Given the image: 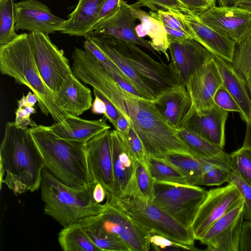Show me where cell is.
I'll list each match as a JSON object with an SVG mask.
<instances>
[{"label": "cell", "mask_w": 251, "mask_h": 251, "mask_svg": "<svg viewBox=\"0 0 251 251\" xmlns=\"http://www.w3.org/2000/svg\"><path fill=\"white\" fill-rule=\"evenodd\" d=\"M75 76L98 90L128 120L141 139L147 157L163 160L173 153L193 155L178 136L177 130L166 122L151 100L122 88L95 58L89 57L82 62Z\"/></svg>", "instance_id": "1"}, {"label": "cell", "mask_w": 251, "mask_h": 251, "mask_svg": "<svg viewBox=\"0 0 251 251\" xmlns=\"http://www.w3.org/2000/svg\"><path fill=\"white\" fill-rule=\"evenodd\" d=\"M84 37L116 65L142 98L153 100L163 91L179 85L170 64L155 60L136 44L93 31Z\"/></svg>", "instance_id": "2"}, {"label": "cell", "mask_w": 251, "mask_h": 251, "mask_svg": "<svg viewBox=\"0 0 251 251\" xmlns=\"http://www.w3.org/2000/svg\"><path fill=\"white\" fill-rule=\"evenodd\" d=\"M45 164L27 127L8 122L0 146V184L15 196L40 188Z\"/></svg>", "instance_id": "3"}, {"label": "cell", "mask_w": 251, "mask_h": 251, "mask_svg": "<svg viewBox=\"0 0 251 251\" xmlns=\"http://www.w3.org/2000/svg\"><path fill=\"white\" fill-rule=\"evenodd\" d=\"M46 168L55 177L73 188L89 187L95 182L88 166L85 143L62 139L49 126L29 128Z\"/></svg>", "instance_id": "4"}, {"label": "cell", "mask_w": 251, "mask_h": 251, "mask_svg": "<svg viewBox=\"0 0 251 251\" xmlns=\"http://www.w3.org/2000/svg\"><path fill=\"white\" fill-rule=\"evenodd\" d=\"M0 72L29 88L37 96L38 105L46 116L67 127V114L58 105L55 96L45 84L38 70L27 33L0 46Z\"/></svg>", "instance_id": "5"}, {"label": "cell", "mask_w": 251, "mask_h": 251, "mask_svg": "<svg viewBox=\"0 0 251 251\" xmlns=\"http://www.w3.org/2000/svg\"><path fill=\"white\" fill-rule=\"evenodd\" d=\"M94 184L82 188L70 187L45 168L40 185L41 198L45 203L44 213L63 227L78 222L84 218L99 215L104 208L106 202L100 203L94 199Z\"/></svg>", "instance_id": "6"}, {"label": "cell", "mask_w": 251, "mask_h": 251, "mask_svg": "<svg viewBox=\"0 0 251 251\" xmlns=\"http://www.w3.org/2000/svg\"><path fill=\"white\" fill-rule=\"evenodd\" d=\"M135 222L148 232L165 236L178 243L195 248L191 229L180 225L152 202L139 196L121 199L111 196Z\"/></svg>", "instance_id": "7"}, {"label": "cell", "mask_w": 251, "mask_h": 251, "mask_svg": "<svg viewBox=\"0 0 251 251\" xmlns=\"http://www.w3.org/2000/svg\"><path fill=\"white\" fill-rule=\"evenodd\" d=\"M207 192L199 186L155 182L152 203L184 227L191 229Z\"/></svg>", "instance_id": "8"}, {"label": "cell", "mask_w": 251, "mask_h": 251, "mask_svg": "<svg viewBox=\"0 0 251 251\" xmlns=\"http://www.w3.org/2000/svg\"><path fill=\"white\" fill-rule=\"evenodd\" d=\"M28 34L42 78L55 97L74 76L69 60L49 35L40 32Z\"/></svg>", "instance_id": "9"}, {"label": "cell", "mask_w": 251, "mask_h": 251, "mask_svg": "<svg viewBox=\"0 0 251 251\" xmlns=\"http://www.w3.org/2000/svg\"><path fill=\"white\" fill-rule=\"evenodd\" d=\"M113 184L110 195L121 199L139 196L136 171L138 161L130 150L125 135L111 130Z\"/></svg>", "instance_id": "10"}, {"label": "cell", "mask_w": 251, "mask_h": 251, "mask_svg": "<svg viewBox=\"0 0 251 251\" xmlns=\"http://www.w3.org/2000/svg\"><path fill=\"white\" fill-rule=\"evenodd\" d=\"M106 205L98 215L103 228L123 240L131 251L151 250L150 232L135 222L107 194Z\"/></svg>", "instance_id": "11"}, {"label": "cell", "mask_w": 251, "mask_h": 251, "mask_svg": "<svg viewBox=\"0 0 251 251\" xmlns=\"http://www.w3.org/2000/svg\"><path fill=\"white\" fill-rule=\"evenodd\" d=\"M243 200L232 183L208 191L191 226L195 240H199L216 221Z\"/></svg>", "instance_id": "12"}, {"label": "cell", "mask_w": 251, "mask_h": 251, "mask_svg": "<svg viewBox=\"0 0 251 251\" xmlns=\"http://www.w3.org/2000/svg\"><path fill=\"white\" fill-rule=\"evenodd\" d=\"M199 19L236 44L251 35V11L237 6H213L195 13Z\"/></svg>", "instance_id": "13"}, {"label": "cell", "mask_w": 251, "mask_h": 251, "mask_svg": "<svg viewBox=\"0 0 251 251\" xmlns=\"http://www.w3.org/2000/svg\"><path fill=\"white\" fill-rule=\"evenodd\" d=\"M244 200L216 221L199 240L209 251H239Z\"/></svg>", "instance_id": "14"}, {"label": "cell", "mask_w": 251, "mask_h": 251, "mask_svg": "<svg viewBox=\"0 0 251 251\" xmlns=\"http://www.w3.org/2000/svg\"><path fill=\"white\" fill-rule=\"evenodd\" d=\"M222 85L223 80L213 55L188 78L186 87L191 99L192 107L201 112L215 106L214 96Z\"/></svg>", "instance_id": "15"}, {"label": "cell", "mask_w": 251, "mask_h": 251, "mask_svg": "<svg viewBox=\"0 0 251 251\" xmlns=\"http://www.w3.org/2000/svg\"><path fill=\"white\" fill-rule=\"evenodd\" d=\"M16 31L27 30L49 35L60 31L65 22L38 0H22L14 4Z\"/></svg>", "instance_id": "16"}, {"label": "cell", "mask_w": 251, "mask_h": 251, "mask_svg": "<svg viewBox=\"0 0 251 251\" xmlns=\"http://www.w3.org/2000/svg\"><path fill=\"white\" fill-rule=\"evenodd\" d=\"M111 130L98 134L85 143L87 161L95 182L101 184L111 194L113 184Z\"/></svg>", "instance_id": "17"}, {"label": "cell", "mask_w": 251, "mask_h": 251, "mask_svg": "<svg viewBox=\"0 0 251 251\" xmlns=\"http://www.w3.org/2000/svg\"><path fill=\"white\" fill-rule=\"evenodd\" d=\"M174 11L184 22L192 38L198 41L214 56L231 63L236 47L234 41L203 23L195 12L188 9Z\"/></svg>", "instance_id": "18"}, {"label": "cell", "mask_w": 251, "mask_h": 251, "mask_svg": "<svg viewBox=\"0 0 251 251\" xmlns=\"http://www.w3.org/2000/svg\"><path fill=\"white\" fill-rule=\"evenodd\" d=\"M171 63L179 85L186 86L189 75L213 56L206 48L193 38L169 42Z\"/></svg>", "instance_id": "19"}, {"label": "cell", "mask_w": 251, "mask_h": 251, "mask_svg": "<svg viewBox=\"0 0 251 251\" xmlns=\"http://www.w3.org/2000/svg\"><path fill=\"white\" fill-rule=\"evenodd\" d=\"M228 112L217 105L197 112L192 107L187 115L181 129H184L224 148L225 145V126Z\"/></svg>", "instance_id": "20"}, {"label": "cell", "mask_w": 251, "mask_h": 251, "mask_svg": "<svg viewBox=\"0 0 251 251\" xmlns=\"http://www.w3.org/2000/svg\"><path fill=\"white\" fill-rule=\"evenodd\" d=\"M136 20L131 13L130 4L121 0L119 9L112 16L98 22L91 31L138 45L147 48L158 57L150 41L137 35L135 31Z\"/></svg>", "instance_id": "21"}, {"label": "cell", "mask_w": 251, "mask_h": 251, "mask_svg": "<svg viewBox=\"0 0 251 251\" xmlns=\"http://www.w3.org/2000/svg\"><path fill=\"white\" fill-rule=\"evenodd\" d=\"M166 122L176 130L181 128L192 102L185 86L177 85L151 100Z\"/></svg>", "instance_id": "22"}, {"label": "cell", "mask_w": 251, "mask_h": 251, "mask_svg": "<svg viewBox=\"0 0 251 251\" xmlns=\"http://www.w3.org/2000/svg\"><path fill=\"white\" fill-rule=\"evenodd\" d=\"M107 120L104 115L100 119L88 120L67 114L66 117L67 127H64L60 123L55 122L49 127L62 139L86 143L98 134L110 129V126L107 124Z\"/></svg>", "instance_id": "23"}, {"label": "cell", "mask_w": 251, "mask_h": 251, "mask_svg": "<svg viewBox=\"0 0 251 251\" xmlns=\"http://www.w3.org/2000/svg\"><path fill=\"white\" fill-rule=\"evenodd\" d=\"M214 56L224 86L240 107L242 119L248 122L251 119V97L246 81L234 70L231 64Z\"/></svg>", "instance_id": "24"}, {"label": "cell", "mask_w": 251, "mask_h": 251, "mask_svg": "<svg viewBox=\"0 0 251 251\" xmlns=\"http://www.w3.org/2000/svg\"><path fill=\"white\" fill-rule=\"evenodd\" d=\"M104 0H79L60 32L70 36L85 37L95 26L99 9Z\"/></svg>", "instance_id": "25"}, {"label": "cell", "mask_w": 251, "mask_h": 251, "mask_svg": "<svg viewBox=\"0 0 251 251\" xmlns=\"http://www.w3.org/2000/svg\"><path fill=\"white\" fill-rule=\"evenodd\" d=\"M55 100L67 114L78 117L91 108L93 99L91 90L74 75Z\"/></svg>", "instance_id": "26"}, {"label": "cell", "mask_w": 251, "mask_h": 251, "mask_svg": "<svg viewBox=\"0 0 251 251\" xmlns=\"http://www.w3.org/2000/svg\"><path fill=\"white\" fill-rule=\"evenodd\" d=\"M78 222L91 241L101 251H131L120 237L103 228L97 215L84 218Z\"/></svg>", "instance_id": "27"}, {"label": "cell", "mask_w": 251, "mask_h": 251, "mask_svg": "<svg viewBox=\"0 0 251 251\" xmlns=\"http://www.w3.org/2000/svg\"><path fill=\"white\" fill-rule=\"evenodd\" d=\"M130 5L133 15L140 21L145 28L147 36L151 39L150 43L153 49L159 53H163L169 61L170 58L167 52L169 42L167 33L162 24L149 13L140 8H134Z\"/></svg>", "instance_id": "28"}, {"label": "cell", "mask_w": 251, "mask_h": 251, "mask_svg": "<svg viewBox=\"0 0 251 251\" xmlns=\"http://www.w3.org/2000/svg\"><path fill=\"white\" fill-rule=\"evenodd\" d=\"M58 241L64 251H101L91 241L79 222L63 227Z\"/></svg>", "instance_id": "29"}, {"label": "cell", "mask_w": 251, "mask_h": 251, "mask_svg": "<svg viewBox=\"0 0 251 251\" xmlns=\"http://www.w3.org/2000/svg\"><path fill=\"white\" fill-rule=\"evenodd\" d=\"M163 160L179 171L189 185L199 186L203 175L201 158L186 153H173L167 155Z\"/></svg>", "instance_id": "30"}, {"label": "cell", "mask_w": 251, "mask_h": 251, "mask_svg": "<svg viewBox=\"0 0 251 251\" xmlns=\"http://www.w3.org/2000/svg\"><path fill=\"white\" fill-rule=\"evenodd\" d=\"M177 134L192 154L201 159L223 157L227 155L222 148L198 135L184 129L177 130Z\"/></svg>", "instance_id": "31"}, {"label": "cell", "mask_w": 251, "mask_h": 251, "mask_svg": "<svg viewBox=\"0 0 251 251\" xmlns=\"http://www.w3.org/2000/svg\"><path fill=\"white\" fill-rule=\"evenodd\" d=\"M150 14L160 22L167 33L168 42L181 41L192 38L191 34L181 18L174 11H150Z\"/></svg>", "instance_id": "32"}, {"label": "cell", "mask_w": 251, "mask_h": 251, "mask_svg": "<svg viewBox=\"0 0 251 251\" xmlns=\"http://www.w3.org/2000/svg\"><path fill=\"white\" fill-rule=\"evenodd\" d=\"M148 166L155 182L189 185L184 176L163 160L147 158Z\"/></svg>", "instance_id": "33"}, {"label": "cell", "mask_w": 251, "mask_h": 251, "mask_svg": "<svg viewBox=\"0 0 251 251\" xmlns=\"http://www.w3.org/2000/svg\"><path fill=\"white\" fill-rule=\"evenodd\" d=\"M14 0H0V46L18 35L15 27Z\"/></svg>", "instance_id": "34"}, {"label": "cell", "mask_w": 251, "mask_h": 251, "mask_svg": "<svg viewBox=\"0 0 251 251\" xmlns=\"http://www.w3.org/2000/svg\"><path fill=\"white\" fill-rule=\"evenodd\" d=\"M230 64L234 70L246 82L251 77V35L236 44Z\"/></svg>", "instance_id": "35"}, {"label": "cell", "mask_w": 251, "mask_h": 251, "mask_svg": "<svg viewBox=\"0 0 251 251\" xmlns=\"http://www.w3.org/2000/svg\"><path fill=\"white\" fill-rule=\"evenodd\" d=\"M229 159L231 171H236L251 186V150L241 147L229 154Z\"/></svg>", "instance_id": "36"}, {"label": "cell", "mask_w": 251, "mask_h": 251, "mask_svg": "<svg viewBox=\"0 0 251 251\" xmlns=\"http://www.w3.org/2000/svg\"><path fill=\"white\" fill-rule=\"evenodd\" d=\"M136 178L139 192V195L137 196L152 202L155 196V180L151 173L148 164L138 163Z\"/></svg>", "instance_id": "37"}, {"label": "cell", "mask_w": 251, "mask_h": 251, "mask_svg": "<svg viewBox=\"0 0 251 251\" xmlns=\"http://www.w3.org/2000/svg\"><path fill=\"white\" fill-rule=\"evenodd\" d=\"M151 248L155 251L197 250L196 248L178 243L173 240L153 232H150Z\"/></svg>", "instance_id": "38"}, {"label": "cell", "mask_w": 251, "mask_h": 251, "mask_svg": "<svg viewBox=\"0 0 251 251\" xmlns=\"http://www.w3.org/2000/svg\"><path fill=\"white\" fill-rule=\"evenodd\" d=\"M227 183H233L239 191L244 202V218L246 220L251 221V186L234 170L230 172Z\"/></svg>", "instance_id": "39"}, {"label": "cell", "mask_w": 251, "mask_h": 251, "mask_svg": "<svg viewBox=\"0 0 251 251\" xmlns=\"http://www.w3.org/2000/svg\"><path fill=\"white\" fill-rule=\"evenodd\" d=\"M130 5L134 8L146 6L152 12L160 10L183 11L188 9L179 0H138Z\"/></svg>", "instance_id": "40"}, {"label": "cell", "mask_w": 251, "mask_h": 251, "mask_svg": "<svg viewBox=\"0 0 251 251\" xmlns=\"http://www.w3.org/2000/svg\"><path fill=\"white\" fill-rule=\"evenodd\" d=\"M84 50L92 55L96 59L104 66L112 70L122 77L126 78L125 75L100 48L90 39H85L83 42ZM128 81V80H127Z\"/></svg>", "instance_id": "41"}, {"label": "cell", "mask_w": 251, "mask_h": 251, "mask_svg": "<svg viewBox=\"0 0 251 251\" xmlns=\"http://www.w3.org/2000/svg\"><path fill=\"white\" fill-rule=\"evenodd\" d=\"M229 169L218 167L203 174L199 183V186H220L228 182L230 173Z\"/></svg>", "instance_id": "42"}, {"label": "cell", "mask_w": 251, "mask_h": 251, "mask_svg": "<svg viewBox=\"0 0 251 251\" xmlns=\"http://www.w3.org/2000/svg\"><path fill=\"white\" fill-rule=\"evenodd\" d=\"M213 100L215 105L219 107L228 112H237L241 115L240 107L224 85L217 90Z\"/></svg>", "instance_id": "43"}, {"label": "cell", "mask_w": 251, "mask_h": 251, "mask_svg": "<svg viewBox=\"0 0 251 251\" xmlns=\"http://www.w3.org/2000/svg\"><path fill=\"white\" fill-rule=\"evenodd\" d=\"M123 135L125 136L128 145L138 162L147 164L148 157L144 146L131 125L127 132Z\"/></svg>", "instance_id": "44"}, {"label": "cell", "mask_w": 251, "mask_h": 251, "mask_svg": "<svg viewBox=\"0 0 251 251\" xmlns=\"http://www.w3.org/2000/svg\"><path fill=\"white\" fill-rule=\"evenodd\" d=\"M36 112V109L32 106L18 107L15 112V122L17 125L22 127L36 126V123L30 118V115Z\"/></svg>", "instance_id": "45"}, {"label": "cell", "mask_w": 251, "mask_h": 251, "mask_svg": "<svg viewBox=\"0 0 251 251\" xmlns=\"http://www.w3.org/2000/svg\"><path fill=\"white\" fill-rule=\"evenodd\" d=\"M120 1L121 0H105L99 9L95 25L100 21L113 15L120 7Z\"/></svg>", "instance_id": "46"}, {"label": "cell", "mask_w": 251, "mask_h": 251, "mask_svg": "<svg viewBox=\"0 0 251 251\" xmlns=\"http://www.w3.org/2000/svg\"><path fill=\"white\" fill-rule=\"evenodd\" d=\"M93 93L95 96L99 97L105 103L106 106V113L103 115L106 116L107 120L109 121L115 128H116L117 121L120 116L119 112L114 105L98 90L93 88Z\"/></svg>", "instance_id": "47"}, {"label": "cell", "mask_w": 251, "mask_h": 251, "mask_svg": "<svg viewBox=\"0 0 251 251\" xmlns=\"http://www.w3.org/2000/svg\"><path fill=\"white\" fill-rule=\"evenodd\" d=\"M239 251H251V221L246 220L243 223Z\"/></svg>", "instance_id": "48"}, {"label": "cell", "mask_w": 251, "mask_h": 251, "mask_svg": "<svg viewBox=\"0 0 251 251\" xmlns=\"http://www.w3.org/2000/svg\"><path fill=\"white\" fill-rule=\"evenodd\" d=\"M101 65L104 67V69L106 70L107 73L122 88L131 94L141 97L136 89L134 88V87L127 80L108 68L104 66L102 64Z\"/></svg>", "instance_id": "49"}, {"label": "cell", "mask_w": 251, "mask_h": 251, "mask_svg": "<svg viewBox=\"0 0 251 251\" xmlns=\"http://www.w3.org/2000/svg\"><path fill=\"white\" fill-rule=\"evenodd\" d=\"M187 8L193 12H203L211 7L206 0H179Z\"/></svg>", "instance_id": "50"}, {"label": "cell", "mask_w": 251, "mask_h": 251, "mask_svg": "<svg viewBox=\"0 0 251 251\" xmlns=\"http://www.w3.org/2000/svg\"><path fill=\"white\" fill-rule=\"evenodd\" d=\"M107 193L101 184L97 182L95 183L93 190V197L96 202L102 203L107 198Z\"/></svg>", "instance_id": "51"}, {"label": "cell", "mask_w": 251, "mask_h": 251, "mask_svg": "<svg viewBox=\"0 0 251 251\" xmlns=\"http://www.w3.org/2000/svg\"><path fill=\"white\" fill-rule=\"evenodd\" d=\"M38 101L37 96L31 92H29L26 96L23 95L22 98L18 100V107H25L27 106L34 107Z\"/></svg>", "instance_id": "52"}, {"label": "cell", "mask_w": 251, "mask_h": 251, "mask_svg": "<svg viewBox=\"0 0 251 251\" xmlns=\"http://www.w3.org/2000/svg\"><path fill=\"white\" fill-rule=\"evenodd\" d=\"M91 111L96 114L104 115L106 113V106L104 101L97 96H95V100L92 102Z\"/></svg>", "instance_id": "53"}, {"label": "cell", "mask_w": 251, "mask_h": 251, "mask_svg": "<svg viewBox=\"0 0 251 251\" xmlns=\"http://www.w3.org/2000/svg\"><path fill=\"white\" fill-rule=\"evenodd\" d=\"M130 126V124L128 120L120 113L115 129L120 133L125 134L127 132Z\"/></svg>", "instance_id": "54"}, {"label": "cell", "mask_w": 251, "mask_h": 251, "mask_svg": "<svg viewBox=\"0 0 251 251\" xmlns=\"http://www.w3.org/2000/svg\"><path fill=\"white\" fill-rule=\"evenodd\" d=\"M243 147L251 150V119L246 123V130Z\"/></svg>", "instance_id": "55"}, {"label": "cell", "mask_w": 251, "mask_h": 251, "mask_svg": "<svg viewBox=\"0 0 251 251\" xmlns=\"http://www.w3.org/2000/svg\"><path fill=\"white\" fill-rule=\"evenodd\" d=\"M241 0H218L220 6H236Z\"/></svg>", "instance_id": "56"}, {"label": "cell", "mask_w": 251, "mask_h": 251, "mask_svg": "<svg viewBox=\"0 0 251 251\" xmlns=\"http://www.w3.org/2000/svg\"><path fill=\"white\" fill-rule=\"evenodd\" d=\"M135 31L137 35L140 38H143L147 35L146 30L142 24L135 26Z\"/></svg>", "instance_id": "57"}, {"label": "cell", "mask_w": 251, "mask_h": 251, "mask_svg": "<svg viewBox=\"0 0 251 251\" xmlns=\"http://www.w3.org/2000/svg\"><path fill=\"white\" fill-rule=\"evenodd\" d=\"M236 6L251 11V0H241Z\"/></svg>", "instance_id": "58"}, {"label": "cell", "mask_w": 251, "mask_h": 251, "mask_svg": "<svg viewBox=\"0 0 251 251\" xmlns=\"http://www.w3.org/2000/svg\"><path fill=\"white\" fill-rule=\"evenodd\" d=\"M246 83L251 97V77L248 81H247Z\"/></svg>", "instance_id": "59"}, {"label": "cell", "mask_w": 251, "mask_h": 251, "mask_svg": "<svg viewBox=\"0 0 251 251\" xmlns=\"http://www.w3.org/2000/svg\"><path fill=\"white\" fill-rule=\"evenodd\" d=\"M209 4L211 5V6L216 5L215 4V0H206Z\"/></svg>", "instance_id": "60"}]
</instances>
